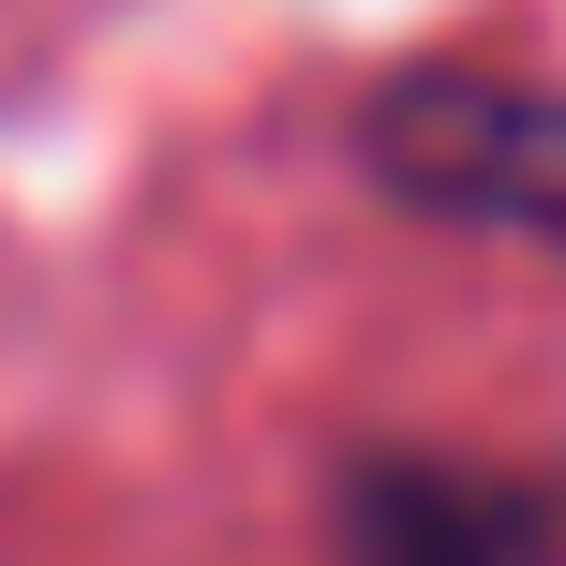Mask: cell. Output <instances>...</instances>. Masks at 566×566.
Wrapping results in <instances>:
<instances>
[{"mask_svg": "<svg viewBox=\"0 0 566 566\" xmlns=\"http://www.w3.org/2000/svg\"><path fill=\"white\" fill-rule=\"evenodd\" d=\"M358 165H373V195L432 209V224H492V239L566 254V90H537V75L418 60L358 105Z\"/></svg>", "mask_w": 566, "mask_h": 566, "instance_id": "6da1fadb", "label": "cell"}, {"mask_svg": "<svg viewBox=\"0 0 566 566\" xmlns=\"http://www.w3.org/2000/svg\"><path fill=\"white\" fill-rule=\"evenodd\" d=\"M328 566H566V492L448 448H373L328 492Z\"/></svg>", "mask_w": 566, "mask_h": 566, "instance_id": "7a4b0ae2", "label": "cell"}]
</instances>
